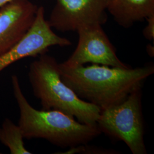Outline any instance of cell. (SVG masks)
I'll return each instance as SVG.
<instances>
[{
  "label": "cell",
  "mask_w": 154,
  "mask_h": 154,
  "mask_svg": "<svg viewBox=\"0 0 154 154\" xmlns=\"http://www.w3.org/2000/svg\"><path fill=\"white\" fill-rule=\"evenodd\" d=\"M12 0H0V8L2 7L6 4L10 2Z\"/></svg>",
  "instance_id": "cell-14"
},
{
  "label": "cell",
  "mask_w": 154,
  "mask_h": 154,
  "mask_svg": "<svg viewBox=\"0 0 154 154\" xmlns=\"http://www.w3.org/2000/svg\"><path fill=\"white\" fill-rule=\"evenodd\" d=\"M86 144H81L70 148L65 152L61 154H116V151L112 149H100L91 146H86Z\"/></svg>",
  "instance_id": "cell-11"
},
{
  "label": "cell",
  "mask_w": 154,
  "mask_h": 154,
  "mask_svg": "<svg viewBox=\"0 0 154 154\" xmlns=\"http://www.w3.org/2000/svg\"><path fill=\"white\" fill-rule=\"evenodd\" d=\"M106 11V0H56L48 21L59 32H77L84 26L105 24Z\"/></svg>",
  "instance_id": "cell-7"
},
{
  "label": "cell",
  "mask_w": 154,
  "mask_h": 154,
  "mask_svg": "<svg viewBox=\"0 0 154 154\" xmlns=\"http://www.w3.org/2000/svg\"><path fill=\"white\" fill-rule=\"evenodd\" d=\"M72 45L68 39L55 34L45 17L43 6L38 8L32 25L11 49L0 55V72L13 63L27 57H35L46 53L51 46Z\"/></svg>",
  "instance_id": "cell-5"
},
{
  "label": "cell",
  "mask_w": 154,
  "mask_h": 154,
  "mask_svg": "<svg viewBox=\"0 0 154 154\" xmlns=\"http://www.w3.org/2000/svg\"><path fill=\"white\" fill-rule=\"evenodd\" d=\"M13 93L20 111L18 125L24 139H42L62 149L88 144L102 132L97 125L81 123L55 110H38L29 103L16 75L11 78Z\"/></svg>",
  "instance_id": "cell-2"
},
{
  "label": "cell",
  "mask_w": 154,
  "mask_h": 154,
  "mask_svg": "<svg viewBox=\"0 0 154 154\" xmlns=\"http://www.w3.org/2000/svg\"><path fill=\"white\" fill-rule=\"evenodd\" d=\"M28 79L42 110H55L74 118L81 123L96 125L100 109L80 99L62 81L60 63L47 53L39 55L29 67Z\"/></svg>",
  "instance_id": "cell-3"
},
{
  "label": "cell",
  "mask_w": 154,
  "mask_h": 154,
  "mask_svg": "<svg viewBox=\"0 0 154 154\" xmlns=\"http://www.w3.org/2000/svg\"><path fill=\"white\" fill-rule=\"evenodd\" d=\"M99 24L84 26L77 30L78 41L70 57L63 63L69 67L83 66L87 63L128 68L122 62L108 36Z\"/></svg>",
  "instance_id": "cell-6"
},
{
  "label": "cell",
  "mask_w": 154,
  "mask_h": 154,
  "mask_svg": "<svg viewBox=\"0 0 154 154\" xmlns=\"http://www.w3.org/2000/svg\"><path fill=\"white\" fill-rule=\"evenodd\" d=\"M38 8L30 0H12L0 8V55L11 49L28 32Z\"/></svg>",
  "instance_id": "cell-8"
},
{
  "label": "cell",
  "mask_w": 154,
  "mask_h": 154,
  "mask_svg": "<svg viewBox=\"0 0 154 154\" xmlns=\"http://www.w3.org/2000/svg\"><path fill=\"white\" fill-rule=\"evenodd\" d=\"M146 20L147 25L143 29V34L144 38L150 41L154 40V14L148 17Z\"/></svg>",
  "instance_id": "cell-12"
},
{
  "label": "cell",
  "mask_w": 154,
  "mask_h": 154,
  "mask_svg": "<svg viewBox=\"0 0 154 154\" xmlns=\"http://www.w3.org/2000/svg\"><path fill=\"white\" fill-rule=\"evenodd\" d=\"M106 4L107 11L125 29L154 14V0H106Z\"/></svg>",
  "instance_id": "cell-9"
},
{
  "label": "cell",
  "mask_w": 154,
  "mask_h": 154,
  "mask_svg": "<svg viewBox=\"0 0 154 154\" xmlns=\"http://www.w3.org/2000/svg\"><path fill=\"white\" fill-rule=\"evenodd\" d=\"M146 51L150 57H154V46L150 44L146 46Z\"/></svg>",
  "instance_id": "cell-13"
},
{
  "label": "cell",
  "mask_w": 154,
  "mask_h": 154,
  "mask_svg": "<svg viewBox=\"0 0 154 154\" xmlns=\"http://www.w3.org/2000/svg\"><path fill=\"white\" fill-rule=\"evenodd\" d=\"M0 154H1V152H0Z\"/></svg>",
  "instance_id": "cell-15"
},
{
  "label": "cell",
  "mask_w": 154,
  "mask_h": 154,
  "mask_svg": "<svg viewBox=\"0 0 154 154\" xmlns=\"http://www.w3.org/2000/svg\"><path fill=\"white\" fill-rule=\"evenodd\" d=\"M62 81L80 99L100 110L118 105L134 91L141 89L154 73L152 63L132 69L100 66L69 67L60 63Z\"/></svg>",
  "instance_id": "cell-1"
},
{
  "label": "cell",
  "mask_w": 154,
  "mask_h": 154,
  "mask_svg": "<svg viewBox=\"0 0 154 154\" xmlns=\"http://www.w3.org/2000/svg\"><path fill=\"white\" fill-rule=\"evenodd\" d=\"M22 131L18 125L5 118L0 127V143L9 149L11 154H31L26 149Z\"/></svg>",
  "instance_id": "cell-10"
},
{
  "label": "cell",
  "mask_w": 154,
  "mask_h": 154,
  "mask_svg": "<svg viewBox=\"0 0 154 154\" xmlns=\"http://www.w3.org/2000/svg\"><path fill=\"white\" fill-rule=\"evenodd\" d=\"M142 88L118 105L100 110L97 125L101 132L126 143L132 154L147 153L144 143Z\"/></svg>",
  "instance_id": "cell-4"
}]
</instances>
